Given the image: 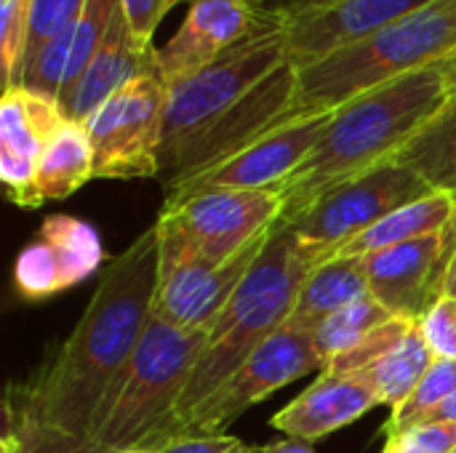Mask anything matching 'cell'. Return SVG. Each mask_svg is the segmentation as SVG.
<instances>
[{
	"instance_id": "26",
	"label": "cell",
	"mask_w": 456,
	"mask_h": 453,
	"mask_svg": "<svg viewBox=\"0 0 456 453\" xmlns=\"http://www.w3.org/2000/svg\"><path fill=\"white\" fill-rule=\"evenodd\" d=\"M0 453H115L88 435H75L53 425H43L5 409V433Z\"/></svg>"
},
{
	"instance_id": "7",
	"label": "cell",
	"mask_w": 456,
	"mask_h": 453,
	"mask_svg": "<svg viewBox=\"0 0 456 453\" xmlns=\"http://www.w3.org/2000/svg\"><path fill=\"white\" fill-rule=\"evenodd\" d=\"M158 232V291L152 315L179 328H211L227 302L235 296L248 270L259 259L267 235L254 240L232 259L206 262L176 230L155 222Z\"/></svg>"
},
{
	"instance_id": "36",
	"label": "cell",
	"mask_w": 456,
	"mask_h": 453,
	"mask_svg": "<svg viewBox=\"0 0 456 453\" xmlns=\"http://www.w3.org/2000/svg\"><path fill=\"white\" fill-rule=\"evenodd\" d=\"M456 262V203H454V211H452V219H449V224L444 227V232H441V262H438V272H436V283H433V294H436V299L441 296V291H444V280H446V272H449V267Z\"/></svg>"
},
{
	"instance_id": "34",
	"label": "cell",
	"mask_w": 456,
	"mask_h": 453,
	"mask_svg": "<svg viewBox=\"0 0 456 453\" xmlns=\"http://www.w3.org/2000/svg\"><path fill=\"white\" fill-rule=\"evenodd\" d=\"M179 3H190V0H120V11L126 16V24L134 40L144 48H152L160 21Z\"/></svg>"
},
{
	"instance_id": "42",
	"label": "cell",
	"mask_w": 456,
	"mask_h": 453,
	"mask_svg": "<svg viewBox=\"0 0 456 453\" xmlns=\"http://www.w3.org/2000/svg\"><path fill=\"white\" fill-rule=\"evenodd\" d=\"M120 453H152L150 449H131V451H120Z\"/></svg>"
},
{
	"instance_id": "19",
	"label": "cell",
	"mask_w": 456,
	"mask_h": 453,
	"mask_svg": "<svg viewBox=\"0 0 456 453\" xmlns=\"http://www.w3.org/2000/svg\"><path fill=\"white\" fill-rule=\"evenodd\" d=\"M454 203V195L430 192V195H425V198L387 214L385 219H379L377 224L363 230L361 235L345 240L342 246L329 251L321 262H329V259H363V256H371L377 251H385V248H393V246H401V243H409V240H417V238L438 235L449 224Z\"/></svg>"
},
{
	"instance_id": "5",
	"label": "cell",
	"mask_w": 456,
	"mask_h": 453,
	"mask_svg": "<svg viewBox=\"0 0 456 453\" xmlns=\"http://www.w3.org/2000/svg\"><path fill=\"white\" fill-rule=\"evenodd\" d=\"M206 339L208 328H179L150 315V323L112 384L88 438L115 453L150 449L174 417L203 355Z\"/></svg>"
},
{
	"instance_id": "15",
	"label": "cell",
	"mask_w": 456,
	"mask_h": 453,
	"mask_svg": "<svg viewBox=\"0 0 456 453\" xmlns=\"http://www.w3.org/2000/svg\"><path fill=\"white\" fill-rule=\"evenodd\" d=\"M67 123L59 99L27 85L5 88L0 99V179L8 198L29 208L37 160L53 133Z\"/></svg>"
},
{
	"instance_id": "41",
	"label": "cell",
	"mask_w": 456,
	"mask_h": 453,
	"mask_svg": "<svg viewBox=\"0 0 456 453\" xmlns=\"http://www.w3.org/2000/svg\"><path fill=\"white\" fill-rule=\"evenodd\" d=\"M444 294L456 296V262L449 267V272H446V280H444V291H441V296H444Z\"/></svg>"
},
{
	"instance_id": "2",
	"label": "cell",
	"mask_w": 456,
	"mask_h": 453,
	"mask_svg": "<svg viewBox=\"0 0 456 453\" xmlns=\"http://www.w3.org/2000/svg\"><path fill=\"white\" fill-rule=\"evenodd\" d=\"M449 99L446 75L436 64L337 107L307 160L281 190V222L294 224L329 190L398 160Z\"/></svg>"
},
{
	"instance_id": "30",
	"label": "cell",
	"mask_w": 456,
	"mask_h": 453,
	"mask_svg": "<svg viewBox=\"0 0 456 453\" xmlns=\"http://www.w3.org/2000/svg\"><path fill=\"white\" fill-rule=\"evenodd\" d=\"M414 326H417L414 318H393L390 323L377 328L369 339H363L358 347H353L350 352L334 358L323 371H331V374H363L366 368L379 363Z\"/></svg>"
},
{
	"instance_id": "44",
	"label": "cell",
	"mask_w": 456,
	"mask_h": 453,
	"mask_svg": "<svg viewBox=\"0 0 456 453\" xmlns=\"http://www.w3.org/2000/svg\"><path fill=\"white\" fill-rule=\"evenodd\" d=\"M454 430H456V427H454Z\"/></svg>"
},
{
	"instance_id": "27",
	"label": "cell",
	"mask_w": 456,
	"mask_h": 453,
	"mask_svg": "<svg viewBox=\"0 0 456 453\" xmlns=\"http://www.w3.org/2000/svg\"><path fill=\"white\" fill-rule=\"evenodd\" d=\"M456 392V360H441L436 358V363L430 366V371L425 374V379L419 382V387L411 392V398L393 411L390 422L385 425V435H395L403 433L414 425L428 422L452 395Z\"/></svg>"
},
{
	"instance_id": "8",
	"label": "cell",
	"mask_w": 456,
	"mask_h": 453,
	"mask_svg": "<svg viewBox=\"0 0 456 453\" xmlns=\"http://www.w3.org/2000/svg\"><path fill=\"white\" fill-rule=\"evenodd\" d=\"M430 192L436 190L414 168L393 160L329 190L291 227L313 267L345 240Z\"/></svg>"
},
{
	"instance_id": "18",
	"label": "cell",
	"mask_w": 456,
	"mask_h": 453,
	"mask_svg": "<svg viewBox=\"0 0 456 453\" xmlns=\"http://www.w3.org/2000/svg\"><path fill=\"white\" fill-rule=\"evenodd\" d=\"M155 45L144 48L134 40L123 11L118 8L102 45L86 64L83 75L72 85V91L64 96L61 109L67 120L86 123L112 93H118L123 85L142 75H158L155 64Z\"/></svg>"
},
{
	"instance_id": "39",
	"label": "cell",
	"mask_w": 456,
	"mask_h": 453,
	"mask_svg": "<svg viewBox=\"0 0 456 453\" xmlns=\"http://www.w3.org/2000/svg\"><path fill=\"white\" fill-rule=\"evenodd\" d=\"M428 422H438V425H454L456 427V392L428 419Z\"/></svg>"
},
{
	"instance_id": "40",
	"label": "cell",
	"mask_w": 456,
	"mask_h": 453,
	"mask_svg": "<svg viewBox=\"0 0 456 453\" xmlns=\"http://www.w3.org/2000/svg\"><path fill=\"white\" fill-rule=\"evenodd\" d=\"M441 69H444V75H446V83H449V91L456 93V53L452 59H446L444 64H441Z\"/></svg>"
},
{
	"instance_id": "32",
	"label": "cell",
	"mask_w": 456,
	"mask_h": 453,
	"mask_svg": "<svg viewBox=\"0 0 456 453\" xmlns=\"http://www.w3.org/2000/svg\"><path fill=\"white\" fill-rule=\"evenodd\" d=\"M419 328L436 358L456 360V296H438L419 318Z\"/></svg>"
},
{
	"instance_id": "11",
	"label": "cell",
	"mask_w": 456,
	"mask_h": 453,
	"mask_svg": "<svg viewBox=\"0 0 456 453\" xmlns=\"http://www.w3.org/2000/svg\"><path fill=\"white\" fill-rule=\"evenodd\" d=\"M281 211L283 195L278 190H208L163 206L158 219L206 262L222 264L267 235Z\"/></svg>"
},
{
	"instance_id": "4",
	"label": "cell",
	"mask_w": 456,
	"mask_h": 453,
	"mask_svg": "<svg viewBox=\"0 0 456 453\" xmlns=\"http://www.w3.org/2000/svg\"><path fill=\"white\" fill-rule=\"evenodd\" d=\"M456 53V0H433L387 27L297 69L299 115L334 112L350 99Z\"/></svg>"
},
{
	"instance_id": "22",
	"label": "cell",
	"mask_w": 456,
	"mask_h": 453,
	"mask_svg": "<svg viewBox=\"0 0 456 453\" xmlns=\"http://www.w3.org/2000/svg\"><path fill=\"white\" fill-rule=\"evenodd\" d=\"M433 363H436V355L428 347L419 320H417V326L379 363H374L358 376L369 382V387L379 398V406H387L395 411L411 398V392L419 387V382L425 379Z\"/></svg>"
},
{
	"instance_id": "16",
	"label": "cell",
	"mask_w": 456,
	"mask_h": 453,
	"mask_svg": "<svg viewBox=\"0 0 456 453\" xmlns=\"http://www.w3.org/2000/svg\"><path fill=\"white\" fill-rule=\"evenodd\" d=\"M441 262V232L363 256L371 296L398 318L419 320L436 302L433 283Z\"/></svg>"
},
{
	"instance_id": "35",
	"label": "cell",
	"mask_w": 456,
	"mask_h": 453,
	"mask_svg": "<svg viewBox=\"0 0 456 453\" xmlns=\"http://www.w3.org/2000/svg\"><path fill=\"white\" fill-rule=\"evenodd\" d=\"M259 449L232 435H179L158 446L152 453H256Z\"/></svg>"
},
{
	"instance_id": "33",
	"label": "cell",
	"mask_w": 456,
	"mask_h": 453,
	"mask_svg": "<svg viewBox=\"0 0 456 453\" xmlns=\"http://www.w3.org/2000/svg\"><path fill=\"white\" fill-rule=\"evenodd\" d=\"M456 449L454 425L422 422L403 433L387 435L382 453H449Z\"/></svg>"
},
{
	"instance_id": "9",
	"label": "cell",
	"mask_w": 456,
	"mask_h": 453,
	"mask_svg": "<svg viewBox=\"0 0 456 453\" xmlns=\"http://www.w3.org/2000/svg\"><path fill=\"white\" fill-rule=\"evenodd\" d=\"M168 85L142 75L112 93L83 125L94 144V179L160 176Z\"/></svg>"
},
{
	"instance_id": "25",
	"label": "cell",
	"mask_w": 456,
	"mask_h": 453,
	"mask_svg": "<svg viewBox=\"0 0 456 453\" xmlns=\"http://www.w3.org/2000/svg\"><path fill=\"white\" fill-rule=\"evenodd\" d=\"M393 318H398V315H393L387 307H382L374 296L353 302V304L342 307L339 312H334L331 318H326L313 331V344H315V352H318L323 368L334 358L358 347L363 339H369L377 328H382Z\"/></svg>"
},
{
	"instance_id": "21",
	"label": "cell",
	"mask_w": 456,
	"mask_h": 453,
	"mask_svg": "<svg viewBox=\"0 0 456 453\" xmlns=\"http://www.w3.org/2000/svg\"><path fill=\"white\" fill-rule=\"evenodd\" d=\"M91 179H94V144L88 128L83 123L67 120L45 144L37 160L29 208H37L48 200H64Z\"/></svg>"
},
{
	"instance_id": "17",
	"label": "cell",
	"mask_w": 456,
	"mask_h": 453,
	"mask_svg": "<svg viewBox=\"0 0 456 453\" xmlns=\"http://www.w3.org/2000/svg\"><path fill=\"white\" fill-rule=\"evenodd\" d=\"M377 406L379 398L363 376L321 371V376L283 411H278L270 425L289 438L315 443L358 422Z\"/></svg>"
},
{
	"instance_id": "31",
	"label": "cell",
	"mask_w": 456,
	"mask_h": 453,
	"mask_svg": "<svg viewBox=\"0 0 456 453\" xmlns=\"http://www.w3.org/2000/svg\"><path fill=\"white\" fill-rule=\"evenodd\" d=\"M83 5H86V0H35L29 43H27V61L43 43H48L51 37L64 32L80 16ZM27 61H24V67H27Z\"/></svg>"
},
{
	"instance_id": "38",
	"label": "cell",
	"mask_w": 456,
	"mask_h": 453,
	"mask_svg": "<svg viewBox=\"0 0 456 453\" xmlns=\"http://www.w3.org/2000/svg\"><path fill=\"white\" fill-rule=\"evenodd\" d=\"M259 453H315V449L305 441H297V438H286V441H275V443H267L265 449H259Z\"/></svg>"
},
{
	"instance_id": "3",
	"label": "cell",
	"mask_w": 456,
	"mask_h": 453,
	"mask_svg": "<svg viewBox=\"0 0 456 453\" xmlns=\"http://www.w3.org/2000/svg\"><path fill=\"white\" fill-rule=\"evenodd\" d=\"M307 272L310 256L299 246L294 227L278 219L246 280L211 323L203 355L182 392V400L150 451L171 441L176 427L200 403H206L275 331L286 326Z\"/></svg>"
},
{
	"instance_id": "1",
	"label": "cell",
	"mask_w": 456,
	"mask_h": 453,
	"mask_svg": "<svg viewBox=\"0 0 456 453\" xmlns=\"http://www.w3.org/2000/svg\"><path fill=\"white\" fill-rule=\"evenodd\" d=\"M158 291V232L144 230L104 270L86 312L40 371L8 398L19 417L91 435V427L131 360Z\"/></svg>"
},
{
	"instance_id": "12",
	"label": "cell",
	"mask_w": 456,
	"mask_h": 453,
	"mask_svg": "<svg viewBox=\"0 0 456 453\" xmlns=\"http://www.w3.org/2000/svg\"><path fill=\"white\" fill-rule=\"evenodd\" d=\"M329 117L331 112H318L286 123L283 128L262 136L259 142L248 144L238 155L227 158L216 168L168 192L166 206L208 190H278L281 192L294 176V171L307 160V155L318 144Z\"/></svg>"
},
{
	"instance_id": "23",
	"label": "cell",
	"mask_w": 456,
	"mask_h": 453,
	"mask_svg": "<svg viewBox=\"0 0 456 453\" xmlns=\"http://www.w3.org/2000/svg\"><path fill=\"white\" fill-rule=\"evenodd\" d=\"M398 160L414 168L436 192L456 198V93L398 155Z\"/></svg>"
},
{
	"instance_id": "14",
	"label": "cell",
	"mask_w": 456,
	"mask_h": 453,
	"mask_svg": "<svg viewBox=\"0 0 456 453\" xmlns=\"http://www.w3.org/2000/svg\"><path fill=\"white\" fill-rule=\"evenodd\" d=\"M259 21L248 0H190L179 29L155 51L158 77L174 88L232 45H238Z\"/></svg>"
},
{
	"instance_id": "24",
	"label": "cell",
	"mask_w": 456,
	"mask_h": 453,
	"mask_svg": "<svg viewBox=\"0 0 456 453\" xmlns=\"http://www.w3.org/2000/svg\"><path fill=\"white\" fill-rule=\"evenodd\" d=\"M37 238L48 243L56 264H59L64 291L88 280L104 262V248H102L99 232L77 216L51 214L48 219H43Z\"/></svg>"
},
{
	"instance_id": "43",
	"label": "cell",
	"mask_w": 456,
	"mask_h": 453,
	"mask_svg": "<svg viewBox=\"0 0 456 453\" xmlns=\"http://www.w3.org/2000/svg\"><path fill=\"white\" fill-rule=\"evenodd\" d=\"M449 453H456V449H454V451H449Z\"/></svg>"
},
{
	"instance_id": "29",
	"label": "cell",
	"mask_w": 456,
	"mask_h": 453,
	"mask_svg": "<svg viewBox=\"0 0 456 453\" xmlns=\"http://www.w3.org/2000/svg\"><path fill=\"white\" fill-rule=\"evenodd\" d=\"M13 283L24 299H48L64 291L59 264L45 240L35 238L19 251L13 264Z\"/></svg>"
},
{
	"instance_id": "10",
	"label": "cell",
	"mask_w": 456,
	"mask_h": 453,
	"mask_svg": "<svg viewBox=\"0 0 456 453\" xmlns=\"http://www.w3.org/2000/svg\"><path fill=\"white\" fill-rule=\"evenodd\" d=\"M323 371L313 334L283 326L275 331L206 403H200L174 433L179 435H222L227 425L243 417L251 406L267 400L286 384Z\"/></svg>"
},
{
	"instance_id": "20",
	"label": "cell",
	"mask_w": 456,
	"mask_h": 453,
	"mask_svg": "<svg viewBox=\"0 0 456 453\" xmlns=\"http://www.w3.org/2000/svg\"><path fill=\"white\" fill-rule=\"evenodd\" d=\"M361 299H371L363 259L321 262L310 267L307 278L302 280V288L297 294V302L291 307L286 326L313 334L326 318H331L342 307L361 302Z\"/></svg>"
},
{
	"instance_id": "37",
	"label": "cell",
	"mask_w": 456,
	"mask_h": 453,
	"mask_svg": "<svg viewBox=\"0 0 456 453\" xmlns=\"http://www.w3.org/2000/svg\"><path fill=\"white\" fill-rule=\"evenodd\" d=\"M254 5L256 13H267V16H286L291 11L307 8L318 0H248Z\"/></svg>"
},
{
	"instance_id": "6",
	"label": "cell",
	"mask_w": 456,
	"mask_h": 453,
	"mask_svg": "<svg viewBox=\"0 0 456 453\" xmlns=\"http://www.w3.org/2000/svg\"><path fill=\"white\" fill-rule=\"evenodd\" d=\"M283 24L278 16L259 13L256 27L214 64L190 80L168 88L163 123L160 176L227 112L251 96L270 75L289 64ZM158 176V179H160Z\"/></svg>"
},
{
	"instance_id": "13",
	"label": "cell",
	"mask_w": 456,
	"mask_h": 453,
	"mask_svg": "<svg viewBox=\"0 0 456 453\" xmlns=\"http://www.w3.org/2000/svg\"><path fill=\"white\" fill-rule=\"evenodd\" d=\"M428 3L433 0H318L278 19L283 24L289 59L299 69Z\"/></svg>"
},
{
	"instance_id": "28",
	"label": "cell",
	"mask_w": 456,
	"mask_h": 453,
	"mask_svg": "<svg viewBox=\"0 0 456 453\" xmlns=\"http://www.w3.org/2000/svg\"><path fill=\"white\" fill-rule=\"evenodd\" d=\"M32 3L35 0H0V61L5 88H16L24 80Z\"/></svg>"
}]
</instances>
